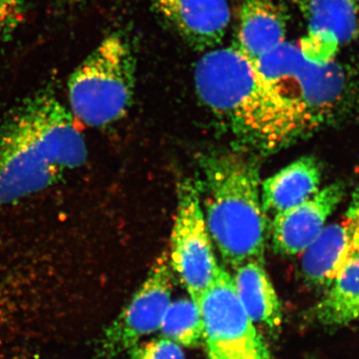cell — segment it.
<instances>
[{"label": "cell", "mask_w": 359, "mask_h": 359, "mask_svg": "<svg viewBox=\"0 0 359 359\" xmlns=\"http://www.w3.org/2000/svg\"><path fill=\"white\" fill-rule=\"evenodd\" d=\"M351 238L353 255H359V182L351 194L344 221Z\"/></svg>", "instance_id": "20"}, {"label": "cell", "mask_w": 359, "mask_h": 359, "mask_svg": "<svg viewBox=\"0 0 359 359\" xmlns=\"http://www.w3.org/2000/svg\"><path fill=\"white\" fill-rule=\"evenodd\" d=\"M200 163L205 224L224 264L236 269L247 262H264L268 223L256 163L226 150L205 155Z\"/></svg>", "instance_id": "3"}, {"label": "cell", "mask_w": 359, "mask_h": 359, "mask_svg": "<svg viewBox=\"0 0 359 359\" xmlns=\"http://www.w3.org/2000/svg\"><path fill=\"white\" fill-rule=\"evenodd\" d=\"M159 330L162 337L181 346H199L204 339V320L199 306L191 299L171 302Z\"/></svg>", "instance_id": "17"}, {"label": "cell", "mask_w": 359, "mask_h": 359, "mask_svg": "<svg viewBox=\"0 0 359 359\" xmlns=\"http://www.w3.org/2000/svg\"><path fill=\"white\" fill-rule=\"evenodd\" d=\"M351 1L354 2V4H358L359 6V0H351Z\"/></svg>", "instance_id": "23"}, {"label": "cell", "mask_w": 359, "mask_h": 359, "mask_svg": "<svg viewBox=\"0 0 359 359\" xmlns=\"http://www.w3.org/2000/svg\"><path fill=\"white\" fill-rule=\"evenodd\" d=\"M233 271L238 299L250 320L271 334H278L283 325L282 306L264 262H247Z\"/></svg>", "instance_id": "14"}, {"label": "cell", "mask_w": 359, "mask_h": 359, "mask_svg": "<svg viewBox=\"0 0 359 359\" xmlns=\"http://www.w3.org/2000/svg\"><path fill=\"white\" fill-rule=\"evenodd\" d=\"M87 154L83 134L53 92L28 97L0 123V209L62 181Z\"/></svg>", "instance_id": "1"}, {"label": "cell", "mask_w": 359, "mask_h": 359, "mask_svg": "<svg viewBox=\"0 0 359 359\" xmlns=\"http://www.w3.org/2000/svg\"><path fill=\"white\" fill-rule=\"evenodd\" d=\"M171 245L172 271L198 306L219 266L205 224L199 183L184 179L178 186Z\"/></svg>", "instance_id": "7"}, {"label": "cell", "mask_w": 359, "mask_h": 359, "mask_svg": "<svg viewBox=\"0 0 359 359\" xmlns=\"http://www.w3.org/2000/svg\"><path fill=\"white\" fill-rule=\"evenodd\" d=\"M210 359H273L259 327L241 304L233 275L219 266L199 304Z\"/></svg>", "instance_id": "6"}, {"label": "cell", "mask_w": 359, "mask_h": 359, "mask_svg": "<svg viewBox=\"0 0 359 359\" xmlns=\"http://www.w3.org/2000/svg\"><path fill=\"white\" fill-rule=\"evenodd\" d=\"M128 353L129 359H186L182 346L164 337L143 340Z\"/></svg>", "instance_id": "18"}, {"label": "cell", "mask_w": 359, "mask_h": 359, "mask_svg": "<svg viewBox=\"0 0 359 359\" xmlns=\"http://www.w3.org/2000/svg\"><path fill=\"white\" fill-rule=\"evenodd\" d=\"M259 75L289 116L297 141L332 126L351 112L358 88L351 73L335 61L309 60L285 41L255 62Z\"/></svg>", "instance_id": "4"}, {"label": "cell", "mask_w": 359, "mask_h": 359, "mask_svg": "<svg viewBox=\"0 0 359 359\" xmlns=\"http://www.w3.org/2000/svg\"><path fill=\"white\" fill-rule=\"evenodd\" d=\"M59 1L66 4H80V2L83 1V0H59Z\"/></svg>", "instance_id": "21"}, {"label": "cell", "mask_w": 359, "mask_h": 359, "mask_svg": "<svg viewBox=\"0 0 359 359\" xmlns=\"http://www.w3.org/2000/svg\"><path fill=\"white\" fill-rule=\"evenodd\" d=\"M309 35L299 47L316 63L334 61L337 49L359 36V6L351 0H297Z\"/></svg>", "instance_id": "9"}, {"label": "cell", "mask_w": 359, "mask_h": 359, "mask_svg": "<svg viewBox=\"0 0 359 359\" xmlns=\"http://www.w3.org/2000/svg\"><path fill=\"white\" fill-rule=\"evenodd\" d=\"M156 11L194 48L214 49L231 21L228 0H152Z\"/></svg>", "instance_id": "11"}, {"label": "cell", "mask_w": 359, "mask_h": 359, "mask_svg": "<svg viewBox=\"0 0 359 359\" xmlns=\"http://www.w3.org/2000/svg\"><path fill=\"white\" fill-rule=\"evenodd\" d=\"M237 46L250 60H259L285 41L287 20L273 0H243Z\"/></svg>", "instance_id": "13"}, {"label": "cell", "mask_w": 359, "mask_h": 359, "mask_svg": "<svg viewBox=\"0 0 359 359\" xmlns=\"http://www.w3.org/2000/svg\"><path fill=\"white\" fill-rule=\"evenodd\" d=\"M302 255L304 278L316 287H327L353 256L346 224L340 222L325 226Z\"/></svg>", "instance_id": "15"}, {"label": "cell", "mask_w": 359, "mask_h": 359, "mask_svg": "<svg viewBox=\"0 0 359 359\" xmlns=\"http://www.w3.org/2000/svg\"><path fill=\"white\" fill-rule=\"evenodd\" d=\"M173 280L168 252H163L128 304L99 337L96 349L99 358L111 359L128 353L145 337L159 330L172 302Z\"/></svg>", "instance_id": "8"}, {"label": "cell", "mask_w": 359, "mask_h": 359, "mask_svg": "<svg viewBox=\"0 0 359 359\" xmlns=\"http://www.w3.org/2000/svg\"><path fill=\"white\" fill-rule=\"evenodd\" d=\"M13 359H39V358H15Z\"/></svg>", "instance_id": "22"}, {"label": "cell", "mask_w": 359, "mask_h": 359, "mask_svg": "<svg viewBox=\"0 0 359 359\" xmlns=\"http://www.w3.org/2000/svg\"><path fill=\"white\" fill-rule=\"evenodd\" d=\"M136 86V60L126 36L112 33L102 39L73 71L68 102L75 120L92 128L119 121L128 113Z\"/></svg>", "instance_id": "5"}, {"label": "cell", "mask_w": 359, "mask_h": 359, "mask_svg": "<svg viewBox=\"0 0 359 359\" xmlns=\"http://www.w3.org/2000/svg\"><path fill=\"white\" fill-rule=\"evenodd\" d=\"M321 181L320 161L313 156L299 158L262 183L264 212L276 216L302 204L320 190Z\"/></svg>", "instance_id": "12"}, {"label": "cell", "mask_w": 359, "mask_h": 359, "mask_svg": "<svg viewBox=\"0 0 359 359\" xmlns=\"http://www.w3.org/2000/svg\"><path fill=\"white\" fill-rule=\"evenodd\" d=\"M344 184L332 183L320 188L302 204L273 216L271 240L276 254H302L325 228L328 218L344 200Z\"/></svg>", "instance_id": "10"}, {"label": "cell", "mask_w": 359, "mask_h": 359, "mask_svg": "<svg viewBox=\"0 0 359 359\" xmlns=\"http://www.w3.org/2000/svg\"><path fill=\"white\" fill-rule=\"evenodd\" d=\"M194 82L201 101L243 145L273 152L297 142L282 104L237 45L205 52Z\"/></svg>", "instance_id": "2"}, {"label": "cell", "mask_w": 359, "mask_h": 359, "mask_svg": "<svg viewBox=\"0 0 359 359\" xmlns=\"http://www.w3.org/2000/svg\"><path fill=\"white\" fill-rule=\"evenodd\" d=\"M311 318L325 327H344L359 320V255H353L327 285Z\"/></svg>", "instance_id": "16"}, {"label": "cell", "mask_w": 359, "mask_h": 359, "mask_svg": "<svg viewBox=\"0 0 359 359\" xmlns=\"http://www.w3.org/2000/svg\"><path fill=\"white\" fill-rule=\"evenodd\" d=\"M25 18V0H0V45L11 39Z\"/></svg>", "instance_id": "19"}]
</instances>
